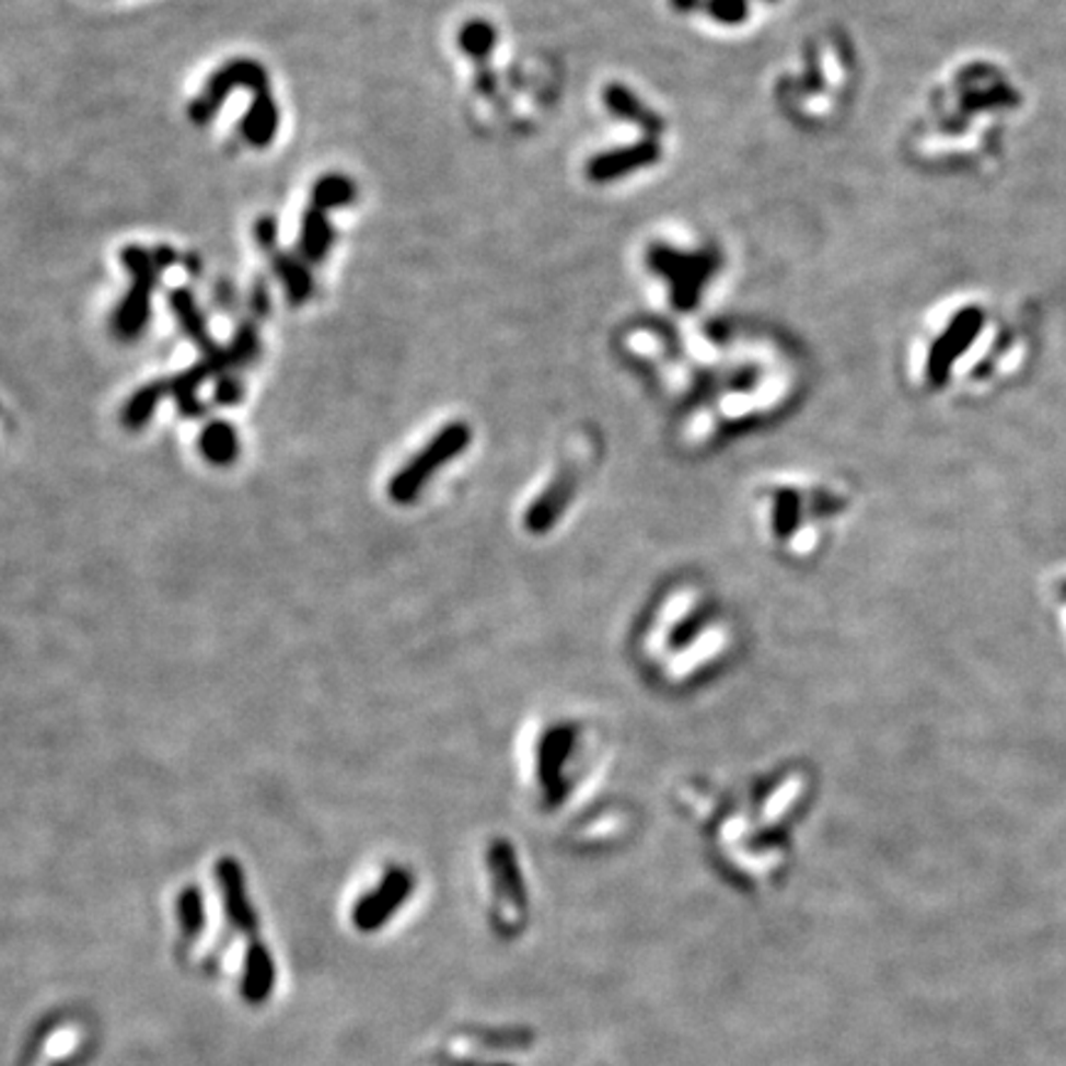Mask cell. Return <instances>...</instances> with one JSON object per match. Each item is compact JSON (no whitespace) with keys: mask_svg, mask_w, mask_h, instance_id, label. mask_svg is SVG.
<instances>
[{"mask_svg":"<svg viewBox=\"0 0 1066 1066\" xmlns=\"http://www.w3.org/2000/svg\"><path fill=\"white\" fill-rule=\"evenodd\" d=\"M739 649L741 629L726 600L694 576L657 588L629 633L637 670L670 694L699 690L726 674Z\"/></svg>","mask_w":1066,"mask_h":1066,"instance_id":"6da1fadb","label":"cell"},{"mask_svg":"<svg viewBox=\"0 0 1066 1066\" xmlns=\"http://www.w3.org/2000/svg\"><path fill=\"white\" fill-rule=\"evenodd\" d=\"M615 758L613 735L573 706L533 711L511 743L513 780L538 815L558 818L595 802Z\"/></svg>","mask_w":1066,"mask_h":1066,"instance_id":"7a4b0ae2","label":"cell"},{"mask_svg":"<svg viewBox=\"0 0 1066 1066\" xmlns=\"http://www.w3.org/2000/svg\"><path fill=\"white\" fill-rule=\"evenodd\" d=\"M855 499L845 482L820 474H773L749 494L751 529L773 558L808 566L830 554L855 511Z\"/></svg>","mask_w":1066,"mask_h":1066,"instance_id":"3957f363","label":"cell"},{"mask_svg":"<svg viewBox=\"0 0 1066 1066\" xmlns=\"http://www.w3.org/2000/svg\"><path fill=\"white\" fill-rule=\"evenodd\" d=\"M593 482V457L564 452L556 462L538 472L526 489L519 494L511 509V521L519 536L529 541H548L566 529L588 499Z\"/></svg>","mask_w":1066,"mask_h":1066,"instance_id":"277c9868","label":"cell"},{"mask_svg":"<svg viewBox=\"0 0 1066 1066\" xmlns=\"http://www.w3.org/2000/svg\"><path fill=\"white\" fill-rule=\"evenodd\" d=\"M472 428L467 422L454 420L438 430L432 440H428L413 457L397 470L391 482H387V499L395 507H410L418 503L428 484L448 467L457 462L464 452L472 448Z\"/></svg>","mask_w":1066,"mask_h":1066,"instance_id":"5b68a950","label":"cell"},{"mask_svg":"<svg viewBox=\"0 0 1066 1066\" xmlns=\"http://www.w3.org/2000/svg\"><path fill=\"white\" fill-rule=\"evenodd\" d=\"M121 265L131 277V285L112 314V332L119 341H137L151 322V297L159 287L163 269L153 259V252L141 245L121 250Z\"/></svg>","mask_w":1066,"mask_h":1066,"instance_id":"8992f818","label":"cell"},{"mask_svg":"<svg viewBox=\"0 0 1066 1066\" xmlns=\"http://www.w3.org/2000/svg\"><path fill=\"white\" fill-rule=\"evenodd\" d=\"M235 90H247L252 94L269 90V74L265 65L252 60V57H235V60H228L218 67L208 77L202 92L190 102L188 119L196 126H208Z\"/></svg>","mask_w":1066,"mask_h":1066,"instance_id":"52a82bcc","label":"cell"},{"mask_svg":"<svg viewBox=\"0 0 1066 1066\" xmlns=\"http://www.w3.org/2000/svg\"><path fill=\"white\" fill-rule=\"evenodd\" d=\"M228 371H230V363L225 356V346H222L218 354L200 356V361H196L190 368H186V371H181L171 378L169 395L176 401L183 418L198 420L206 415V405H202L198 397L200 385L210 381V378H218Z\"/></svg>","mask_w":1066,"mask_h":1066,"instance_id":"ba28073f","label":"cell"},{"mask_svg":"<svg viewBox=\"0 0 1066 1066\" xmlns=\"http://www.w3.org/2000/svg\"><path fill=\"white\" fill-rule=\"evenodd\" d=\"M410 887H413V879L408 871L403 867H391L387 869V874L383 877L381 887L371 891L366 899H361V904L356 906L354 920L363 930H371L378 924H383V920L403 904V899L410 894Z\"/></svg>","mask_w":1066,"mask_h":1066,"instance_id":"9c48e42d","label":"cell"},{"mask_svg":"<svg viewBox=\"0 0 1066 1066\" xmlns=\"http://www.w3.org/2000/svg\"><path fill=\"white\" fill-rule=\"evenodd\" d=\"M216 879H218V884H220L222 901H225V911H228V918L232 920V926H237L240 930H245V934H250V930H255L257 916H255V911H252L250 901H247L245 877H242V867L237 865L235 859H230V857L220 859L218 865H216Z\"/></svg>","mask_w":1066,"mask_h":1066,"instance_id":"30bf717a","label":"cell"},{"mask_svg":"<svg viewBox=\"0 0 1066 1066\" xmlns=\"http://www.w3.org/2000/svg\"><path fill=\"white\" fill-rule=\"evenodd\" d=\"M169 306L173 316H176V324L181 326V332L190 338V344L196 346L202 356H212L220 351L222 346L210 336L206 316H202L200 306L196 302V294H193L188 287L171 289Z\"/></svg>","mask_w":1066,"mask_h":1066,"instance_id":"8fae6325","label":"cell"},{"mask_svg":"<svg viewBox=\"0 0 1066 1066\" xmlns=\"http://www.w3.org/2000/svg\"><path fill=\"white\" fill-rule=\"evenodd\" d=\"M279 131V104L273 92H257L252 94V102L247 106L245 116L240 121V134L250 147L267 149L275 141Z\"/></svg>","mask_w":1066,"mask_h":1066,"instance_id":"7c38bea8","label":"cell"},{"mask_svg":"<svg viewBox=\"0 0 1066 1066\" xmlns=\"http://www.w3.org/2000/svg\"><path fill=\"white\" fill-rule=\"evenodd\" d=\"M273 269L285 287V294L292 306H302L314 294V277L309 273V262L294 252L277 250L273 255Z\"/></svg>","mask_w":1066,"mask_h":1066,"instance_id":"4fadbf2b","label":"cell"},{"mask_svg":"<svg viewBox=\"0 0 1066 1066\" xmlns=\"http://www.w3.org/2000/svg\"><path fill=\"white\" fill-rule=\"evenodd\" d=\"M336 232L328 212H322L309 206L302 216V228H299V255L312 265H318L328 257L334 247Z\"/></svg>","mask_w":1066,"mask_h":1066,"instance_id":"5bb4252c","label":"cell"},{"mask_svg":"<svg viewBox=\"0 0 1066 1066\" xmlns=\"http://www.w3.org/2000/svg\"><path fill=\"white\" fill-rule=\"evenodd\" d=\"M198 450L212 467H230L240 457V434L230 422L212 420L200 432Z\"/></svg>","mask_w":1066,"mask_h":1066,"instance_id":"9a60e30c","label":"cell"},{"mask_svg":"<svg viewBox=\"0 0 1066 1066\" xmlns=\"http://www.w3.org/2000/svg\"><path fill=\"white\" fill-rule=\"evenodd\" d=\"M356 196H358L356 183L348 178L346 173H336V171L318 176L314 181L312 193H309V198H312V208L322 210V212H332V210L351 206Z\"/></svg>","mask_w":1066,"mask_h":1066,"instance_id":"2e32d148","label":"cell"},{"mask_svg":"<svg viewBox=\"0 0 1066 1066\" xmlns=\"http://www.w3.org/2000/svg\"><path fill=\"white\" fill-rule=\"evenodd\" d=\"M169 395V381H151L147 385H141L137 393H134L129 401H126L121 410V422L126 430H143L151 422L153 413L161 405L163 397Z\"/></svg>","mask_w":1066,"mask_h":1066,"instance_id":"e0dca14e","label":"cell"},{"mask_svg":"<svg viewBox=\"0 0 1066 1066\" xmlns=\"http://www.w3.org/2000/svg\"><path fill=\"white\" fill-rule=\"evenodd\" d=\"M259 351H262L259 328L255 324V318H245V322L237 324L235 334H232L230 344L225 346L230 371H242V368L252 366L259 358Z\"/></svg>","mask_w":1066,"mask_h":1066,"instance_id":"ac0fdd59","label":"cell"},{"mask_svg":"<svg viewBox=\"0 0 1066 1066\" xmlns=\"http://www.w3.org/2000/svg\"><path fill=\"white\" fill-rule=\"evenodd\" d=\"M178 916L188 936H200L202 924H206V911H202V896L196 887L183 889V894L178 896Z\"/></svg>","mask_w":1066,"mask_h":1066,"instance_id":"d6986e66","label":"cell"},{"mask_svg":"<svg viewBox=\"0 0 1066 1066\" xmlns=\"http://www.w3.org/2000/svg\"><path fill=\"white\" fill-rule=\"evenodd\" d=\"M245 401V383L237 373H222L216 378V387H212V403H218L220 408H235Z\"/></svg>","mask_w":1066,"mask_h":1066,"instance_id":"ffe728a7","label":"cell"},{"mask_svg":"<svg viewBox=\"0 0 1066 1066\" xmlns=\"http://www.w3.org/2000/svg\"><path fill=\"white\" fill-rule=\"evenodd\" d=\"M252 237H255V245L267 252V255H275L279 250V222L275 216H259L252 225Z\"/></svg>","mask_w":1066,"mask_h":1066,"instance_id":"44dd1931","label":"cell"},{"mask_svg":"<svg viewBox=\"0 0 1066 1066\" xmlns=\"http://www.w3.org/2000/svg\"><path fill=\"white\" fill-rule=\"evenodd\" d=\"M247 304H250L252 318H265L269 314V309H273V299H269V287H267L265 279H257V282L252 285Z\"/></svg>","mask_w":1066,"mask_h":1066,"instance_id":"7402d4cb","label":"cell"},{"mask_svg":"<svg viewBox=\"0 0 1066 1066\" xmlns=\"http://www.w3.org/2000/svg\"><path fill=\"white\" fill-rule=\"evenodd\" d=\"M151 252H153V259H157V265L163 269V273H166L169 267H173L181 259L178 252L169 245H159V247H153Z\"/></svg>","mask_w":1066,"mask_h":1066,"instance_id":"603a6c76","label":"cell"}]
</instances>
